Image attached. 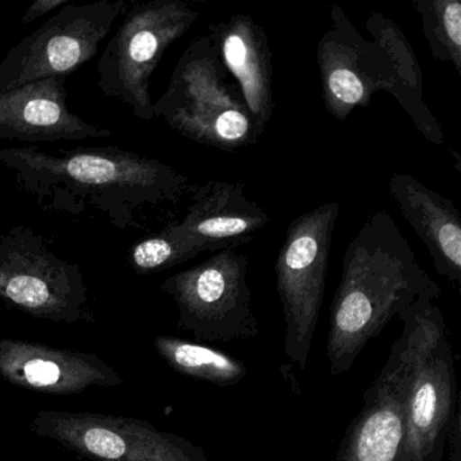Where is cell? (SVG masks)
I'll return each mask as SVG.
<instances>
[{
  "label": "cell",
  "instance_id": "cell-1",
  "mask_svg": "<svg viewBox=\"0 0 461 461\" xmlns=\"http://www.w3.org/2000/svg\"><path fill=\"white\" fill-rule=\"evenodd\" d=\"M0 164L42 212L101 218L118 230H147L149 212L176 206L193 185L175 167L118 147L4 148Z\"/></svg>",
  "mask_w": 461,
  "mask_h": 461
},
{
  "label": "cell",
  "instance_id": "cell-2",
  "mask_svg": "<svg viewBox=\"0 0 461 461\" xmlns=\"http://www.w3.org/2000/svg\"><path fill=\"white\" fill-rule=\"evenodd\" d=\"M437 285L388 212L377 210L350 240L329 317L330 374H347L371 339Z\"/></svg>",
  "mask_w": 461,
  "mask_h": 461
},
{
  "label": "cell",
  "instance_id": "cell-3",
  "mask_svg": "<svg viewBox=\"0 0 461 461\" xmlns=\"http://www.w3.org/2000/svg\"><path fill=\"white\" fill-rule=\"evenodd\" d=\"M439 285L425 291L398 315L403 329L388 357L401 377L412 461H442L458 410L452 347Z\"/></svg>",
  "mask_w": 461,
  "mask_h": 461
},
{
  "label": "cell",
  "instance_id": "cell-4",
  "mask_svg": "<svg viewBox=\"0 0 461 461\" xmlns=\"http://www.w3.org/2000/svg\"><path fill=\"white\" fill-rule=\"evenodd\" d=\"M153 113L190 141L226 153L258 144L266 131L250 114L239 86L229 82L207 34L185 48Z\"/></svg>",
  "mask_w": 461,
  "mask_h": 461
},
{
  "label": "cell",
  "instance_id": "cell-5",
  "mask_svg": "<svg viewBox=\"0 0 461 461\" xmlns=\"http://www.w3.org/2000/svg\"><path fill=\"white\" fill-rule=\"evenodd\" d=\"M190 206L182 220L140 240L129 249V266L149 275L187 263L204 252L240 248L256 239L271 218L250 201L241 183L209 180L191 185Z\"/></svg>",
  "mask_w": 461,
  "mask_h": 461
},
{
  "label": "cell",
  "instance_id": "cell-6",
  "mask_svg": "<svg viewBox=\"0 0 461 461\" xmlns=\"http://www.w3.org/2000/svg\"><path fill=\"white\" fill-rule=\"evenodd\" d=\"M199 17L201 12L185 0L133 2L99 59L102 93L126 104L139 120H155L150 77L167 50Z\"/></svg>",
  "mask_w": 461,
  "mask_h": 461
},
{
  "label": "cell",
  "instance_id": "cell-7",
  "mask_svg": "<svg viewBox=\"0 0 461 461\" xmlns=\"http://www.w3.org/2000/svg\"><path fill=\"white\" fill-rule=\"evenodd\" d=\"M339 215L337 202L298 215L288 226L275 263L285 314V353L303 371L325 295L329 256Z\"/></svg>",
  "mask_w": 461,
  "mask_h": 461
},
{
  "label": "cell",
  "instance_id": "cell-8",
  "mask_svg": "<svg viewBox=\"0 0 461 461\" xmlns=\"http://www.w3.org/2000/svg\"><path fill=\"white\" fill-rule=\"evenodd\" d=\"M0 301L37 320L95 321L80 267L59 258L29 226L0 234Z\"/></svg>",
  "mask_w": 461,
  "mask_h": 461
},
{
  "label": "cell",
  "instance_id": "cell-9",
  "mask_svg": "<svg viewBox=\"0 0 461 461\" xmlns=\"http://www.w3.org/2000/svg\"><path fill=\"white\" fill-rule=\"evenodd\" d=\"M248 266V256L230 248L167 277L161 290L176 303L179 328L191 331L198 341L231 342L258 337Z\"/></svg>",
  "mask_w": 461,
  "mask_h": 461
},
{
  "label": "cell",
  "instance_id": "cell-10",
  "mask_svg": "<svg viewBox=\"0 0 461 461\" xmlns=\"http://www.w3.org/2000/svg\"><path fill=\"white\" fill-rule=\"evenodd\" d=\"M128 7L125 0L61 7L0 61V91L48 77H71L98 55L102 42Z\"/></svg>",
  "mask_w": 461,
  "mask_h": 461
},
{
  "label": "cell",
  "instance_id": "cell-11",
  "mask_svg": "<svg viewBox=\"0 0 461 461\" xmlns=\"http://www.w3.org/2000/svg\"><path fill=\"white\" fill-rule=\"evenodd\" d=\"M32 430L94 461H207L185 437L122 415L39 411Z\"/></svg>",
  "mask_w": 461,
  "mask_h": 461
},
{
  "label": "cell",
  "instance_id": "cell-12",
  "mask_svg": "<svg viewBox=\"0 0 461 461\" xmlns=\"http://www.w3.org/2000/svg\"><path fill=\"white\" fill-rule=\"evenodd\" d=\"M330 21L317 45V64L326 110L344 122L357 107H368L377 91L393 95L395 71L387 50L364 39L339 5H331Z\"/></svg>",
  "mask_w": 461,
  "mask_h": 461
},
{
  "label": "cell",
  "instance_id": "cell-13",
  "mask_svg": "<svg viewBox=\"0 0 461 461\" xmlns=\"http://www.w3.org/2000/svg\"><path fill=\"white\" fill-rule=\"evenodd\" d=\"M0 376L15 387L50 395H75L87 388L125 383L94 353L12 339H0Z\"/></svg>",
  "mask_w": 461,
  "mask_h": 461
},
{
  "label": "cell",
  "instance_id": "cell-14",
  "mask_svg": "<svg viewBox=\"0 0 461 461\" xmlns=\"http://www.w3.org/2000/svg\"><path fill=\"white\" fill-rule=\"evenodd\" d=\"M67 80L48 77L0 91V140L41 144L112 137L109 129L91 125L69 110Z\"/></svg>",
  "mask_w": 461,
  "mask_h": 461
},
{
  "label": "cell",
  "instance_id": "cell-15",
  "mask_svg": "<svg viewBox=\"0 0 461 461\" xmlns=\"http://www.w3.org/2000/svg\"><path fill=\"white\" fill-rule=\"evenodd\" d=\"M334 461H412L401 377L390 357L364 393Z\"/></svg>",
  "mask_w": 461,
  "mask_h": 461
},
{
  "label": "cell",
  "instance_id": "cell-16",
  "mask_svg": "<svg viewBox=\"0 0 461 461\" xmlns=\"http://www.w3.org/2000/svg\"><path fill=\"white\" fill-rule=\"evenodd\" d=\"M229 75L258 125L266 129L275 110L272 52L268 34L250 15L237 13L207 28Z\"/></svg>",
  "mask_w": 461,
  "mask_h": 461
},
{
  "label": "cell",
  "instance_id": "cell-17",
  "mask_svg": "<svg viewBox=\"0 0 461 461\" xmlns=\"http://www.w3.org/2000/svg\"><path fill=\"white\" fill-rule=\"evenodd\" d=\"M388 191L404 220L425 244L437 274L460 290L461 217L452 199L407 174L391 175Z\"/></svg>",
  "mask_w": 461,
  "mask_h": 461
},
{
  "label": "cell",
  "instance_id": "cell-18",
  "mask_svg": "<svg viewBox=\"0 0 461 461\" xmlns=\"http://www.w3.org/2000/svg\"><path fill=\"white\" fill-rule=\"evenodd\" d=\"M366 31L374 41L379 42L390 56L395 71L393 96L411 118L415 128L434 145L444 144L441 125L423 101V79L420 61L398 25L380 12L369 14Z\"/></svg>",
  "mask_w": 461,
  "mask_h": 461
},
{
  "label": "cell",
  "instance_id": "cell-19",
  "mask_svg": "<svg viewBox=\"0 0 461 461\" xmlns=\"http://www.w3.org/2000/svg\"><path fill=\"white\" fill-rule=\"evenodd\" d=\"M153 345L169 366L194 379L229 387L239 384L248 375L242 361L207 345L169 336L156 337Z\"/></svg>",
  "mask_w": 461,
  "mask_h": 461
},
{
  "label": "cell",
  "instance_id": "cell-20",
  "mask_svg": "<svg viewBox=\"0 0 461 461\" xmlns=\"http://www.w3.org/2000/svg\"><path fill=\"white\" fill-rule=\"evenodd\" d=\"M434 60L449 64L461 77L460 0H411Z\"/></svg>",
  "mask_w": 461,
  "mask_h": 461
},
{
  "label": "cell",
  "instance_id": "cell-21",
  "mask_svg": "<svg viewBox=\"0 0 461 461\" xmlns=\"http://www.w3.org/2000/svg\"><path fill=\"white\" fill-rule=\"evenodd\" d=\"M68 4L69 0H37L26 10L23 17V23L29 25V23H34V21L50 14V13L60 10L61 7L67 6Z\"/></svg>",
  "mask_w": 461,
  "mask_h": 461
},
{
  "label": "cell",
  "instance_id": "cell-22",
  "mask_svg": "<svg viewBox=\"0 0 461 461\" xmlns=\"http://www.w3.org/2000/svg\"><path fill=\"white\" fill-rule=\"evenodd\" d=\"M447 442H449V461H461V426L458 410L453 418Z\"/></svg>",
  "mask_w": 461,
  "mask_h": 461
}]
</instances>
